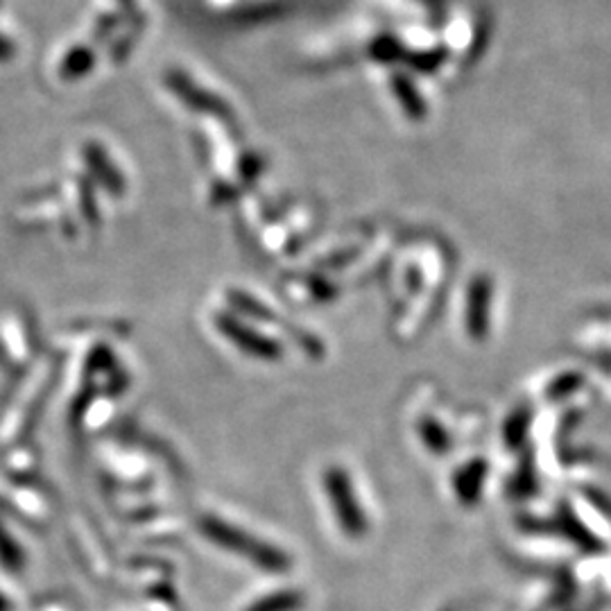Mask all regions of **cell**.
I'll return each instance as SVG.
<instances>
[{
	"label": "cell",
	"mask_w": 611,
	"mask_h": 611,
	"mask_svg": "<svg viewBox=\"0 0 611 611\" xmlns=\"http://www.w3.org/2000/svg\"><path fill=\"white\" fill-rule=\"evenodd\" d=\"M202 528L206 532V537L213 539L215 544H220L222 548L234 550L240 557L249 559V562L256 564L258 569L265 573H288L292 569V557H288L283 553L281 548L265 544V541L249 537L247 532L238 530L234 526H229V523L220 521V519H204Z\"/></svg>",
	"instance_id": "cell-1"
},
{
	"label": "cell",
	"mask_w": 611,
	"mask_h": 611,
	"mask_svg": "<svg viewBox=\"0 0 611 611\" xmlns=\"http://www.w3.org/2000/svg\"><path fill=\"white\" fill-rule=\"evenodd\" d=\"M304 605H306L304 593L297 589H286L256 600L254 605H249L247 611H301Z\"/></svg>",
	"instance_id": "cell-6"
},
{
	"label": "cell",
	"mask_w": 611,
	"mask_h": 611,
	"mask_svg": "<svg viewBox=\"0 0 611 611\" xmlns=\"http://www.w3.org/2000/svg\"><path fill=\"white\" fill-rule=\"evenodd\" d=\"M419 435L421 440H424L426 449L433 453H446L451 449L449 435H446V430L442 428V424H437L433 419H424L419 426Z\"/></svg>",
	"instance_id": "cell-7"
},
{
	"label": "cell",
	"mask_w": 611,
	"mask_h": 611,
	"mask_svg": "<svg viewBox=\"0 0 611 611\" xmlns=\"http://www.w3.org/2000/svg\"><path fill=\"white\" fill-rule=\"evenodd\" d=\"M492 279L476 277L467 290V331L473 340H485L492 313Z\"/></svg>",
	"instance_id": "cell-4"
},
{
	"label": "cell",
	"mask_w": 611,
	"mask_h": 611,
	"mask_svg": "<svg viewBox=\"0 0 611 611\" xmlns=\"http://www.w3.org/2000/svg\"><path fill=\"white\" fill-rule=\"evenodd\" d=\"M528 426H530V412L528 410H519L514 412V415L505 421V446H519V442H523V437L528 435Z\"/></svg>",
	"instance_id": "cell-8"
},
{
	"label": "cell",
	"mask_w": 611,
	"mask_h": 611,
	"mask_svg": "<svg viewBox=\"0 0 611 611\" xmlns=\"http://www.w3.org/2000/svg\"><path fill=\"white\" fill-rule=\"evenodd\" d=\"M324 492L329 494L335 519H338L342 532L351 539H363L367 535V514L360 507L354 485H351L349 473L340 467H331L322 476Z\"/></svg>",
	"instance_id": "cell-2"
},
{
	"label": "cell",
	"mask_w": 611,
	"mask_h": 611,
	"mask_svg": "<svg viewBox=\"0 0 611 611\" xmlns=\"http://www.w3.org/2000/svg\"><path fill=\"white\" fill-rule=\"evenodd\" d=\"M215 324L220 326V331L225 333V338L229 342H234L240 351H245L247 356L261 358V360H279L283 356V347L277 340L265 338V335L256 333L245 326L243 322H238L236 317L220 315Z\"/></svg>",
	"instance_id": "cell-3"
},
{
	"label": "cell",
	"mask_w": 611,
	"mask_h": 611,
	"mask_svg": "<svg viewBox=\"0 0 611 611\" xmlns=\"http://www.w3.org/2000/svg\"><path fill=\"white\" fill-rule=\"evenodd\" d=\"M487 476L485 460H473L455 476V492L464 505H476Z\"/></svg>",
	"instance_id": "cell-5"
}]
</instances>
